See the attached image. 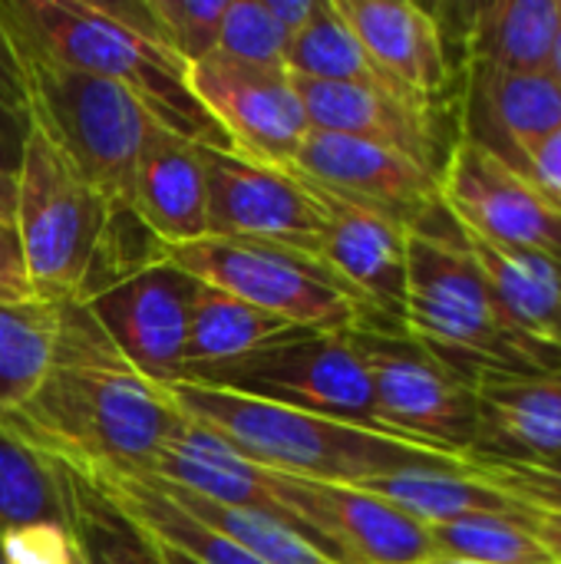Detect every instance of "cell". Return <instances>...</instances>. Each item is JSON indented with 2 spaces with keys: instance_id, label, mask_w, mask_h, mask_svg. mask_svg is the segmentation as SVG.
<instances>
[{
  "instance_id": "obj_1",
  "label": "cell",
  "mask_w": 561,
  "mask_h": 564,
  "mask_svg": "<svg viewBox=\"0 0 561 564\" xmlns=\"http://www.w3.org/2000/svg\"><path fill=\"white\" fill-rule=\"evenodd\" d=\"M36 449L96 476H142L182 416L99 330L83 301H66L43 387L3 420Z\"/></svg>"
},
{
  "instance_id": "obj_2",
  "label": "cell",
  "mask_w": 561,
  "mask_h": 564,
  "mask_svg": "<svg viewBox=\"0 0 561 564\" xmlns=\"http://www.w3.org/2000/svg\"><path fill=\"white\" fill-rule=\"evenodd\" d=\"M403 330L470 383L561 367V350L506 317L446 205L430 225L410 231Z\"/></svg>"
},
{
  "instance_id": "obj_3",
  "label": "cell",
  "mask_w": 561,
  "mask_h": 564,
  "mask_svg": "<svg viewBox=\"0 0 561 564\" xmlns=\"http://www.w3.org/2000/svg\"><path fill=\"white\" fill-rule=\"evenodd\" d=\"M165 393L182 420L215 433L235 453L278 476L364 486L400 469L463 463V456L417 446L367 426L248 400L198 383H175L165 387Z\"/></svg>"
},
{
  "instance_id": "obj_4",
  "label": "cell",
  "mask_w": 561,
  "mask_h": 564,
  "mask_svg": "<svg viewBox=\"0 0 561 564\" xmlns=\"http://www.w3.org/2000/svg\"><path fill=\"white\" fill-rule=\"evenodd\" d=\"M0 23L17 56L93 73L126 86L175 135L228 149L222 129L188 86V66L162 43L132 30L106 3L93 0H0Z\"/></svg>"
},
{
  "instance_id": "obj_5",
  "label": "cell",
  "mask_w": 561,
  "mask_h": 564,
  "mask_svg": "<svg viewBox=\"0 0 561 564\" xmlns=\"http://www.w3.org/2000/svg\"><path fill=\"white\" fill-rule=\"evenodd\" d=\"M116 205L30 122L17 165L13 231L36 301H79Z\"/></svg>"
},
{
  "instance_id": "obj_6",
  "label": "cell",
  "mask_w": 561,
  "mask_h": 564,
  "mask_svg": "<svg viewBox=\"0 0 561 564\" xmlns=\"http://www.w3.org/2000/svg\"><path fill=\"white\" fill-rule=\"evenodd\" d=\"M17 59L23 73L26 119L60 145L93 188L119 205L139 159L169 129L119 83L36 56Z\"/></svg>"
},
{
  "instance_id": "obj_7",
  "label": "cell",
  "mask_w": 561,
  "mask_h": 564,
  "mask_svg": "<svg viewBox=\"0 0 561 564\" xmlns=\"http://www.w3.org/2000/svg\"><path fill=\"white\" fill-rule=\"evenodd\" d=\"M159 254L198 284L218 288L301 330L347 334L374 324L354 291L324 261L291 248L205 235L188 245L159 248Z\"/></svg>"
},
{
  "instance_id": "obj_8",
  "label": "cell",
  "mask_w": 561,
  "mask_h": 564,
  "mask_svg": "<svg viewBox=\"0 0 561 564\" xmlns=\"http://www.w3.org/2000/svg\"><path fill=\"white\" fill-rule=\"evenodd\" d=\"M182 383H198L384 433L377 423L370 373L364 367L360 350L350 340V330H294L281 340H271L261 350L195 370Z\"/></svg>"
},
{
  "instance_id": "obj_9",
  "label": "cell",
  "mask_w": 561,
  "mask_h": 564,
  "mask_svg": "<svg viewBox=\"0 0 561 564\" xmlns=\"http://www.w3.org/2000/svg\"><path fill=\"white\" fill-rule=\"evenodd\" d=\"M374 387L377 423L384 433L450 456L476 446V393L466 377L436 360L400 327H354Z\"/></svg>"
},
{
  "instance_id": "obj_10",
  "label": "cell",
  "mask_w": 561,
  "mask_h": 564,
  "mask_svg": "<svg viewBox=\"0 0 561 564\" xmlns=\"http://www.w3.org/2000/svg\"><path fill=\"white\" fill-rule=\"evenodd\" d=\"M198 281L162 254L142 268L93 288L79 301L119 350V357L152 387H175L185 373L188 314Z\"/></svg>"
},
{
  "instance_id": "obj_11",
  "label": "cell",
  "mask_w": 561,
  "mask_h": 564,
  "mask_svg": "<svg viewBox=\"0 0 561 564\" xmlns=\"http://www.w3.org/2000/svg\"><path fill=\"white\" fill-rule=\"evenodd\" d=\"M440 195L463 235L561 261V212L519 169L486 149L456 139L440 172Z\"/></svg>"
},
{
  "instance_id": "obj_12",
  "label": "cell",
  "mask_w": 561,
  "mask_h": 564,
  "mask_svg": "<svg viewBox=\"0 0 561 564\" xmlns=\"http://www.w3.org/2000/svg\"><path fill=\"white\" fill-rule=\"evenodd\" d=\"M188 86L231 152L274 169L294 165L311 122L288 69L245 66L212 53L188 66Z\"/></svg>"
},
{
  "instance_id": "obj_13",
  "label": "cell",
  "mask_w": 561,
  "mask_h": 564,
  "mask_svg": "<svg viewBox=\"0 0 561 564\" xmlns=\"http://www.w3.org/2000/svg\"><path fill=\"white\" fill-rule=\"evenodd\" d=\"M205 182L212 238L278 245L321 261V208L298 172L205 149Z\"/></svg>"
},
{
  "instance_id": "obj_14",
  "label": "cell",
  "mask_w": 561,
  "mask_h": 564,
  "mask_svg": "<svg viewBox=\"0 0 561 564\" xmlns=\"http://www.w3.org/2000/svg\"><path fill=\"white\" fill-rule=\"evenodd\" d=\"M291 172L407 231L430 225L443 212L436 172L364 139L311 129Z\"/></svg>"
},
{
  "instance_id": "obj_15",
  "label": "cell",
  "mask_w": 561,
  "mask_h": 564,
  "mask_svg": "<svg viewBox=\"0 0 561 564\" xmlns=\"http://www.w3.org/2000/svg\"><path fill=\"white\" fill-rule=\"evenodd\" d=\"M274 486L288 512L321 539L337 564H430L436 558L430 529L374 492L278 473Z\"/></svg>"
},
{
  "instance_id": "obj_16",
  "label": "cell",
  "mask_w": 561,
  "mask_h": 564,
  "mask_svg": "<svg viewBox=\"0 0 561 564\" xmlns=\"http://www.w3.org/2000/svg\"><path fill=\"white\" fill-rule=\"evenodd\" d=\"M311 192L321 208V261L354 291L374 327L403 330L410 231L317 185Z\"/></svg>"
},
{
  "instance_id": "obj_17",
  "label": "cell",
  "mask_w": 561,
  "mask_h": 564,
  "mask_svg": "<svg viewBox=\"0 0 561 564\" xmlns=\"http://www.w3.org/2000/svg\"><path fill=\"white\" fill-rule=\"evenodd\" d=\"M311 129L337 132L350 139H364L407 159L427 165L430 172H443L453 145L443 142L436 109L423 106L403 93L384 86H354V83H317L291 76Z\"/></svg>"
},
{
  "instance_id": "obj_18",
  "label": "cell",
  "mask_w": 561,
  "mask_h": 564,
  "mask_svg": "<svg viewBox=\"0 0 561 564\" xmlns=\"http://www.w3.org/2000/svg\"><path fill=\"white\" fill-rule=\"evenodd\" d=\"M374 66L410 99L433 106L453 83L450 46L433 10L410 0H334Z\"/></svg>"
},
{
  "instance_id": "obj_19",
  "label": "cell",
  "mask_w": 561,
  "mask_h": 564,
  "mask_svg": "<svg viewBox=\"0 0 561 564\" xmlns=\"http://www.w3.org/2000/svg\"><path fill=\"white\" fill-rule=\"evenodd\" d=\"M561 126V89L549 73L466 69L463 135L526 175L532 152Z\"/></svg>"
},
{
  "instance_id": "obj_20",
  "label": "cell",
  "mask_w": 561,
  "mask_h": 564,
  "mask_svg": "<svg viewBox=\"0 0 561 564\" xmlns=\"http://www.w3.org/2000/svg\"><path fill=\"white\" fill-rule=\"evenodd\" d=\"M139 479H159L165 486H175L188 496L208 499L225 509L261 512V516L281 519L284 525L311 535L321 545V539L304 522H298L288 512V506L281 502L274 473L255 466L251 459L235 453L225 440H218L215 433H208L188 420L179 423V430L165 440V446L152 456V463L145 466V473Z\"/></svg>"
},
{
  "instance_id": "obj_21",
  "label": "cell",
  "mask_w": 561,
  "mask_h": 564,
  "mask_svg": "<svg viewBox=\"0 0 561 564\" xmlns=\"http://www.w3.org/2000/svg\"><path fill=\"white\" fill-rule=\"evenodd\" d=\"M476 446L463 459L539 466L561 456V367L496 373L473 383Z\"/></svg>"
},
{
  "instance_id": "obj_22",
  "label": "cell",
  "mask_w": 561,
  "mask_h": 564,
  "mask_svg": "<svg viewBox=\"0 0 561 564\" xmlns=\"http://www.w3.org/2000/svg\"><path fill=\"white\" fill-rule=\"evenodd\" d=\"M159 248L208 235L205 145L165 132L136 165L119 202Z\"/></svg>"
},
{
  "instance_id": "obj_23",
  "label": "cell",
  "mask_w": 561,
  "mask_h": 564,
  "mask_svg": "<svg viewBox=\"0 0 561 564\" xmlns=\"http://www.w3.org/2000/svg\"><path fill=\"white\" fill-rule=\"evenodd\" d=\"M463 63L496 73H549L561 0H483L463 3Z\"/></svg>"
},
{
  "instance_id": "obj_24",
  "label": "cell",
  "mask_w": 561,
  "mask_h": 564,
  "mask_svg": "<svg viewBox=\"0 0 561 564\" xmlns=\"http://www.w3.org/2000/svg\"><path fill=\"white\" fill-rule=\"evenodd\" d=\"M364 492H374L407 512L410 519L430 525H443L466 516H522L526 506L503 489L479 479L466 459L456 466H417L377 476L364 486H354Z\"/></svg>"
},
{
  "instance_id": "obj_25",
  "label": "cell",
  "mask_w": 561,
  "mask_h": 564,
  "mask_svg": "<svg viewBox=\"0 0 561 564\" xmlns=\"http://www.w3.org/2000/svg\"><path fill=\"white\" fill-rule=\"evenodd\" d=\"M463 238L506 317L529 337L561 350V261Z\"/></svg>"
},
{
  "instance_id": "obj_26",
  "label": "cell",
  "mask_w": 561,
  "mask_h": 564,
  "mask_svg": "<svg viewBox=\"0 0 561 564\" xmlns=\"http://www.w3.org/2000/svg\"><path fill=\"white\" fill-rule=\"evenodd\" d=\"M301 327L258 311L218 288L198 284L192 297V314H188V340H185V373L228 364L235 357H245L251 350L268 347L271 340H281Z\"/></svg>"
},
{
  "instance_id": "obj_27",
  "label": "cell",
  "mask_w": 561,
  "mask_h": 564,
  "mask_svg": "<svg viewBox=\"0 0 561 564\" xmlns=\"http://www.w3.org/2000/svg\"><path fill=\"white\" fill-rule=\"evenodd\" d=\"M56 459V456H53ZM69 496V532L86 564H165L162 545L103 489V482L60 459Z\"/></svg>"
},
{
  "instance_id": "obj_28",
  "label": "cell",
  "mask_w": 561,
  "mask_h": 564,
  "mask_svg": "<svg viewBox=\"0 0 561 564\" xmlns=\"http://www.w3.org/2000/svg\"><path fill=\"white\" fill-rule=\"evenodd\" d=\"M30 525L69 529L63 466L0 420V535Z\"/></svg>"
},
{
  "instance_id": "obj_29",
  "label": "cell",
  "mask_w": 561,
  "mask_h": 564,
  "mask_svg": "<svg viewBox=\"0 0 561 564\" xmlns=\"http://www.w3.org/2000/svg\"><path fill=\"white\" fill-rule=\"evenodd\" d=\"M63 304L0 301V420L26 406L43 387L60 340Z\"/></svg>"
},
{
  "instance_id": "obj_30",
  "label": "cell",
  "mask_w": 561,
  "mask_h": 564,
  "mask_svg": "<svg viewBox=\"0 0 561 564\" xmlns=\"http://www.w3.org/2000/svg\"><path fill=\"white\" fill-rule=\"evenodd\" d=\"M96 476V473H89ZM103 489L165 549L188 555L198 564H265L228 535L202 525L188 512H182L159 486L139 476H96Z\"/></svg>"
},
{
  "instance_id": "obj_31",
  "label": "cell",
  "mask_w": 561,
  "mask_h": 564,
  "mask_svg": "<svg viewBox=\"0 0 561 564\" xmlns=\"http://www.w3.org/2000/svg\"><path fill=\"white\" fill-rule=\"evenodd\" d=\"M288 76L317 79V83H354V86H384L400 93L367 56L357 33L347 26L334 0H317L314 17L298 30L284 53Z\"/></svg>"
},
{
  "instance_id": "obj_32",
  "label": "cell",
  "mask_w": 561,
  "mask_h": 564,
  "mask_svg": "<svg viewBox=\"0 0 561 564\" xmlns=\"http://www.w3.org/2000/svg\"><path fill=\"white\" fill-rule=\"evenodd\" d=\"M149 482L159 486L182 512H188L202 525L228 535L231 542H238L241 549H248L265 564H337L311 535L284 525L281 519H271V516H261V512L225 509V506H215L208 499L188 496V492H182L175 486H165L159 479H149Z\"/></svg>"
},
{
  "instance_id": "obj_33",
  "label": "cell",
  "mask_w": 561,
  "mask_h": 564,
  "mask_svg": "<svg viewBox=\"0 0 561 564\" xmlns=\"http://www.w3.org/2000/svg\"><path fill=\"white\" fill-rule=\"evenodd\" d=\"M436 558L470 564H559L522 516H466L430 525Z\"/></svg>"
},
{
  "instance_id": "obj_34",
  "label": "cell",
  "mask_w": 561,
  "mask_h": 564,
  "mask_svg": "<svg viewBox=\"0 0 561 564\" xmlns=\"http://www.w3.org/2000/svg\"><path fill=\"white\" fill-rule=\"evenodd\" d=\"M155 40L185 66L202 63L218 46L228 0H145Z\"/></svg>"
},
{
  "instance_id": "obj_35",
  "label": "cell",
  "mask_w": 561,
  "mask_h": 564,
  "mask_svg": "<svg viewBox=\"0 0 561 564\" xmlns=\"http://www.w3.org/2000/svg\"><path fill=\"white\" fill-rule=\"evenodd\" d=\"M288 33L268 13L265 0H228L215 53L245 66L284 69Z\"/></svg>"
},
{
  "instance_id": "obj_36",
  "label": "cell",
  "mask_w": 561,
  "mask_h": 564,
  "mask_svg": "<svg viewBox=\"0 0 561 564\" xmlns=\"http://www.w3.org/2000/svg\"><path fill=\"white\" fill-rule=\"evenodd\" d=\"M466 466L489 486L503 489L506 496L532 509L561 512V456L539 466H513V463H486V459H466Z\"/></svg>"
},
{
  "instance_id": "obj_37",
  "label": "cell",
  "mask_w": 561,
  "mask_h": 564,
  "mask_svg": "<svg viewBox=\"0 0 561 564\" xmlns=\"http://www.w3.org/2000/svg\"><path fill=\"white\" fill-rule=\"evenodd\" d=\"M76 539L66 525H30L0 535L3 564H66Z\"/></svg>"
},
{
  "instance_id": "obj_38",
  "label": "cell",
  "mask_w": 561,
  "mask_h": 564,
  "mask_svg": "<svg viewBox=\"0 0 561 564\" xmlns=\"http://www.w3.org/2000/svg\"><path fill=\"white\" fill-rule=\"evenodd\" d=\"M526 178L561 212V126L532 152Z\"/></svg>"
},
{
  "instance_id": "obj_39",
  "label": "cell",
  "mask_w": 561,
  "mask_h": 564,
  "mask_svg": "<svg viewBox=\"0 0 561 564\" xmlns=\"http://www.w3.org/2000/svg\"><path fill=\"white\" fill-rule=\"evenodd\" d=\"M30 281L23 271L13 225L0 221V301H30Z\"/></svg>"
},
{
  "instance_id": "obj_40",
  "label": "cell",
  "mask_w": 561,
  "mask_h": 564,
  "mask_svg": "<svg viewBox=\"0 0 561 564\" xmlns=\"http://www.w3.org/2000/svg\"><path fill=\"white\" fill-rule=\"evenodd\" d=\"M0 99L7 106H13L17 112L26 116V93H23V73H20V59L17 50L0 23Z\"/></svg>"
},
{
  "instance_id": "obj_41",
  "label": "cell",
  "mask_w": 561,
  "mask_h": 564,
  "mask_svg": "<svg viewBox=\"0 0 561 564\" xmlns=\"http://www.w3.org/2000/svg\"><path fill=\"white\" fill-rule=\"evenodd\" d=\"M26 129H30V119L0 99V165H7V169L17 172L20 152H23V139H26Z\"/></svg>"
},
{
  "instance_id": "obj_42",
  "label": "cell",
  "mask_w": 561,
  "mask_h": 564,
  "mask_svg": "<svg viewBox=\"0 0 561 564\" xmlns=\"http://www.w3.org/2000/svg\"><path fill=\"white\" fill-rule=\"evenodd\" d=\"M268 3V13L278 20V26L288 33V40L298 33V30H304V23L314 17V10H317V0H265Z\"/></svg>"
},
{
  "instance_id": "obj_43",
  "label": "cell",
  "mask_w": 561,
  "mask_h": 564,
  "mask_svg": "<svg viewBox=\"0 0 561 564\" xmlns=\"http://www.w3.org/2000/svg\"><path fill=\"white\" fill-rule=\"evenodd\" d=\"M522 506H526V502H522ZM526 519H529V525L536 529V535L549 545V552H552L561 564V512L526 506Z\"/></svg>"
},
{
  "instance_id": "obj_44",
  "label": "cell",
  "mask_w": 561,
  "mask_h": 564,
  "mask_svg": "<svg viewBox=\"0 0 561 564\" xmlns=\"http://www.w3.org/2000/svg\"><path fill=\"white\" fill-rule=\"evenodd\" d=\"M13 212H17V172L0 165V221L13 225Z\"/></svg>"
},
{
  "instance_id": "obj_45",
  "label": "cell",
  "mask_w": 561,
  "mask_h": 564,
  "mask_svg": "<svg viewBox=\"0 0 561 564\" xmlns=\"http://www.w3.org/2000/svg\"><path fill=\"white\" fill-rule=\"evenodd\" d=\"M549 76L559 83V89H561V20H559V33H555V46H552V59H549Z\"/></svg>"
},
{
  "instance_id": "obj_46",
  "label": "cell",
  "mask_w": 561,
  "mask_h": 564,
  "mask_svg": "<svg viewBox=\"0 0 561 564\" xmlns=\"http://www.w3.org/2000/svg\"><path fill=\"white\" fill-rule=\"evenodd\" d=\"M162 555H165V564H198V562H192L188 555H182V552H172V549H165V545H162Z\"/></svg>"
},
{
  "instance_id": "obj_47",
  "label": "cell",
  "mask_w": 561,
  "mask_h": 564,
  "mask_svg": "<svg viewBox=\"0 0 561 564\" xmlns=\"http://www.w3.org/2000/svg\"><path fill=\"white\" fill-rule=\"evenodd\" d=\"M66 564H86V558H83V552H79V545L73 549V555H69V562Z\"/></svg>"
},
{
  "instance_id": "obj_48",
  "label": "cell",
  "mask_w": 561,
  "mask_h": 564,
  "mask_svg": "<svg viewBox=\"0 0 561 564\" xmlns=\"http://www.w3.org/2000/svg\"><path fill=\"white\" fill-rule=\"evenodd\" d=\"M430 564H470V562H453V558H433Z\"/></svg>"
},
{
  "instance_id": "obj_49",
  "label": "cell",
  "mask_w": 561,
  "mask_h": 564,
  "mask_svg": "<svg viewBox=\"0 0 561 564\" xmlns=\"http://www.w3.org/2000/svg\"><path fill=\"white\" fill-rule=\"evenodd\" d=\"M0 564H3V555H0Z\"/></svg>"
}]
</instances>
